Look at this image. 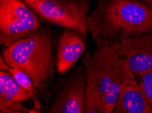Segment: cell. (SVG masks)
Instances as JSON below:
<instances>
[{
	"label": "cell",
	"instance_id": "8992f818",
	"mask_svg": "<svg viewBox=\"0 0 152 113\" xmlns=\"http://www.w3.org/2000/svg\"><path fill=\"white\" fill-rule=\"evenodd\" d=\"M86 86L84 66L72 68L59 83L47 113H86Z\"/></svg>",
	"mask_w": 152,
	"mask_h": 113
},
{
	"label": "cell",
	"instance_id": "7a4b0ae2",
	"mask_svg": "<svg viewBox=\"0 0 152 113\" xmlns=\"http://www.w3.org/2000/svg\"><path fill=\"white\" fill-rule=\"evenodd\" d=\"M96 48L83 58L87 79L97 87L104 104V113H111L121 91L126 85H139L128 64L120 56L118 42L94 40Z\"/></svg>",
	"mask_w": 152,
	"mask_h": 113
},
{
	"label": "cell",
	"instance_id": "8fae6325",
	"mask_svg": "<svg viewBox=\"0 0 152 113\" xmlns=\"http://www.w3.org/2000/svg\"><path fill=\"white\" fill-rule=\"evenodd\" d=\"M0 70L6 71L10 72L12 75L13 77L15 78L16 81L20 86H22L23 88L27 89V91L31 92L34 96L33 103L34 107H35L36 110H40V103L38 97V91H37V89L36 88L35 85H34L31 78L26 73H25L23 71L20 70V69L9 66L8 64L6 63V62L4 60L2 56L0 58Z\"/></svg>",
	"mask_w": 152,
	"mask_h": 113
},
{
	"label": "cell",
	"instance_id": "5b68a950",
	"mask_svg": "<svg viewBox=\"0 0 152 113\" xmlns=\"http://www.w3.org/2000/svg\"><path fill=\"white\" fill-rule=\"evenodd\" d=\"M40 29L31 9L20 0H0V42L6 48Z\"/></svg>",
	"mask_w": 152,
	"mask_h": 113
},
{
	"label": "cell",
	"instance_id": "7c38bea8",
	"mask_svg": "<svg viewBox=\"0 0 152 113\" xmlns=\"http://www.w3.org/2000/svg\"><path fill=\"white\" fill-rule=\"evenodd\" d=\"M85 108L86 113H104L102 96L94 82L88 79L85 91Z\"/></svg>",
	"mask_w": 152,
	"mask_h": 113
},
{
	"label": "cell",
	"instance_id": "9c48e42d",
	"mask_svg": "<svg viewBox=\"0 0 152 113\" xmlns=\"http://www.w3.org/2000/svg\"><path fill=\"white\" fill-rule=\"evenodd\" d=\"M34 96L16 81L12 74L0 70V112H4L16 104L29 100Z\"/></svg>",
	"mask_w": 152,
	"mask_h": 113
},
{
	"label": "cell",
	"instance_id": "3957f363",
	"mask_svg": "<svg viewBox=\"0 0 152 113\" xmlns=\"http://www.w3.org/2000/svg\"><path fill=\"white\" fill-rule=\"evenodd\" d=\"M3 58L9 66L26 73L37 90L44 91L54 77L56 54L49 27L40 29L3 51Z\"/></svg>",
	"mask_w": 152,
	"mask_h": 113
},
{
	"label": "cell",
	"instance_id": "4fadbf2b",
	"mask_svg": "<svg viewBox=\"0 0 152 113\" xmlns=\"http://www.w3.org/2000/svg\"><path fill=\"white\" fill-rule=\"evenodd\" d=\"M140 77L141 79L139 83L140 89L152 113V69L142 73Z\"/></svg>",
	"mask_w": 152,
	"mask_h": 113
},
{
	"label": "cell",
	"instance_id": "ba28073f",
	"mask_svg": "<svg viewBox=\"0 0 152 113\" xmlns=\"http://www.w3.org/2000/svg\"><path fill=\"white\" fill-rule=\"evenodd\" d=\"M85 50L84 37L79 33L66 29L59 36L56 48L57 72L64 75L72 70Z\"/></svg>",
	"mask_w": 152,
	"mask_h": 113
},
{
	"label": "cell",
	"instance_id": "5bb4252c",
	"mask_svg": "<svg viewBox=\"0 0 152 113\" xmlns=\"http://www.w3.org/2000/svg\"><path fill=\"white\" fill-rule=\"evenodd\" d=\"M142 2H144L145 4H146L147 5L152 7V0H140Z\"/></svg>",
	"mask_w": 152,
	"mask_h": 113
},
{
	"label": "cell",
	"instance_id": "277c9868",
	"mask_svg": "<svg viewBox=\"0 0 152 113\" xmlns=\"http://www.w3.org/2000/svg\"><path fill=\"white\" fill-rule=\"evenodd\" d=\"M32 10L52 24L87 36L88 0H22Z\"/></svg>",
	"mask_w": 152,
	"mask_h": 113
},
{
	"label": "cell",
	"instance_id": "6da1fadb",
	"mask_svg": "<svg viewBox=\"0 0 152 113\" xmlns=\"http://www.w3.org/2000/svg\"><path fill=\"white\" fill-rule=\"evenodd\" d=\"M87 28L94 40L117 42L152 33V7L139 0H99Z\"/></svg>",
	"mask_w": 152,
	"mask_h": 113
},
{
	"label": "cell",
	"instance_id": "30bf717a",
	"mask_svg": "<svg viewBox=\"0 0 152 113\" xmlns=\"http://www.w3.org/2000/svg\"><path fill=\"white\" fill-rule=\"evenodd\" d=\"M111 113H151L139 83L124 87Z\"/></svg>",
	"mask_w": 152,
	"mask_h": 113
},
{
	"label": "cell",
	"instance_id": "9a60e30c",
	"mask_svg": "<svg viewBox=\"0 0 152 113\" xmlns=\"http://www.w3.org/2000/svg\"><path fill=\"white\" fill-rule=\"evenodd\" d=\"M33 113H40V112H39V110H34V111L33 112Z\"/></svg>",
	"mask_w": 152,
	"mask_h": 113
},
{
	"label": "cell",
	"instance_id": "52a82bcc",
	"mask_svg": "<svg viewBox=\"0 0 152 113\" xmlns=\"http://www.w3.org/2000/svg\"><path fill=\"white\" fill-rule=\"evenodd\" d=\"M118 50L134 75L152 69V33L121 40Z\"/></svg>",
	"mask_w": 152,
	"mask_h": 113
}]
</instances>
